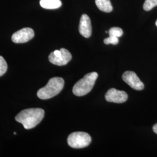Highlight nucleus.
Segmentation results:
<instances>
[{
    "instance_id": "nucleus-12",
    "label": "nucleus",
    "mask_w": 157,
    "mask_h": 157,
    "mask_svg": "<svg viewBox=\"0 0 157 157\" xmlns=\"http://www.w3.org/2000/svg\"><path fill=\"white\" fill-rule=\"evenodd\" d=\"M156 6H157V0H146L143 5V8L146 11H148Z\"/></svg>"
},
{
    "instance_id": "nucleus-1",
    "label": "nucleus",
    "mask_w": 157,
    "mask_h": 157,
    "mask_svg": "<svg viewBox=\"0 0 157 157\" xmlns=\"http://www.w3.org/2000/svg\"><path fill=\"white\" fill-rule=\"evenodd\" d=\"M44 111L41 108H29L19 112L15 117L17 122L23 124L25 129H32L43 120Z\"/></svg>"
},
{
    "instance_id": "nucleus-6",
    "label": "nucleus",
    "mask_w": 157,
    "mask_h": 157,
    "mask_svg": "<svg viewBox=\"0 0 157 157\" xmlns=\"http://www.w3.org/2000/svg\"><path fill=\"white\" fill-rule=\"evenodd\" d=\"M122 78L124 82L135 90H142L144 88L143 83L133 71H126L124 72Z\"/></svg>"
},
{
    "instance_id": "nucleus-2",
    "label": "nucleus",
    "mask_w": 157,
    "mask_h": 157,
    "mask_svg": "<svg viewBox=\"0 0 157 157\" xmlns=\"http://www.w3.org/2000/svg\"><path fill=\"white\" fill-rule=\"evenodd\" d=\"M64 86L63 78L56 77L50 79L45 87L40 89L37 92L38 97L42 100H47L58 94Z\"/></svg>"
},
{
    "instance_id": "nucleus-17",
    "label": "nucleus",
    "mask_w": 157,
    "mask_h": 157,
    "mask_svg": "<svg viewBox=\"0 0 157 157\" xmlns=\"http://www.w3.org/2000/svg\"><path fill=\"white\" fill-rule=\"evenodd\" d=\"M155 25H156V26H157V21H156V23H155Z\"/></svg>"
},
{
    "instance_id": "nucleus-13",
    "label": "nucleus",
    "mask_w": 157,
    "mask_h": 157,
    "mask_svg": "<svg viewBox=\"0 0 157 157\" xmlns=\"http://www.w3.org/2000/svg\"><path fill=\"white\" fill-rule=\"evenodd\" d=\"M108 33L109 36H115L117 37H120L123 35V30H122V29L114 27L109 29Z\"/></svg>"
},
{
    "instance_id": "nucleus-3",
    "label": "nucleus",
    "mask_w": 157,
    "mask_h": 157,
    "mask_svg": "<svg viewBox=\"0 0 157 157\" xmlns=\"http://www.w3.org/2000/svg\"><path fill=\"white\" fill-rule=\"evenodd\" d=\"M97 78L98 73L97 72H91L86 75L83 78L79 80L74 85L73 94L76 96H83L88 94L93 88Z\"/></svg>"
},
{
    "instance_id": "nucleus-10",
    "label": "nucleus",
    "mask_w": 157,
    "mask_h": 157,
    "mask_svg": "<svg viewBox=\"0 0 157 157\" xmlns=\"http://www.w3.org/2000/svg\"><path fill=\"white\" fill-rule=\"evenodd\" d=\"M40 4L41 7L47 10H54L62 6L61 0H40Z\"/></svg>"
},
{
    "instance_id": "nucleus-7",
    "label": "nucleus",
    "mask_w": 157,
    "mask_h": 157,
    "mask_svg": "<svg viewBox=\"0 0 157 157\" xmlns=\"http://www.w3.org/2000/svg\"><path fill=\"white\" fill-rule=\"evenodd\" d=\"M34 36V33L32 29L23 28L12 34V40L15 43H24L32 39Z\"/></svg>"
},
{
    "instance_id": "nucleus-4",
    "label": "nucleus",
    "mask_w": 157,
    "mask_h": 157,
    "mask_svg": "<svg viewBox=\"0 0 157 157\" xmlns=\"http://www.w3.org/2000/svg\"><path fill=\"white\" fill-rule=\"evenodd\" d=\"M91 141V138L88 133L78 132H73L68 136L67 144L73 148H82L89 146Z\"/></svg>"
},
{
    "instance_id": "nucleus-15",
    "label": "nucleus",
    "mask_w": 157,
    "mask_h": 157,
    "mask_svg": "<svg viewBox=\"0 0 157 157\" xmlns=\"http://www.w3.org/2000/svg\"><path fill=\"white\" fill-rule=\"evenodd\" d=\"M104 42L105 44H112L113 45H117L119 42L118 37L115 36H109L107 39H104Z\"/></svg>"
},
{
    "instance_id": "nucleus-16",
    "label": "nucleus",
    "mask_w": 157,
    "mask_h": 157,
    "mask_svg": "<svg viewBox=\"0 0 157 157\" xmlns=\"http://www.w3.org/2000/svg\"><path fill=\"white\" fill-rule=\"evenodd\" d=\"M153 131L157 134V124H155V125H154L153 126Z\"/></svg>"
},
{
    "instance_id": "nucleus-8",
    "label": "nucleus",
    "mask_w": 157,
    "mask_h": 157,
    "mask_svg": "<svg viewBox=\"0 0 157 157\" xmlns=\"http://www.w3.org/2000/svg\"><path fill=\"white\" fill-rule=\"evenodd\" d=\"M105 98L108 102L114 103H123L127 101L128 95L124 91H120L115 89H111L106 93Z\"/></svg>"
},
{
    "instance_id": "nucleus-9",
    "label": "nucleus",
    "mask_w": 157,
    "mask_h": 157,
    "mask_svg": "<svg viewBox=\"0 0 157 157\" xmlns=\"http://www.w3.org/2000/svg\"><path fill=\"white\" fill-rule=\"evenodd\" d=\"M78 30L80 33L86 38L90 37L92 33L91 24L89 17L86 14H83L80 18Z\"/></svg>"
},
{
    "instance_id": "nucleus-5",
    "label": "nucleus",
    "mask_w": 157,
    "mask_h": 157,
    "mask_svg": "<svg viewBox=\"0 0 157 157\" xmlns=\"http://www.w3.org/2000/svg\"><path fill=\"white\" fill-rule=\"evenodd\" d=\"M72 59V55L69 51L65 48L52 52L48 56L51 63L58 66L67 65Z\"/></svg>"
},
{
    "instance_id": "nucleus-14",
    "label": "nucleus",
    "mask_w": 157,
    "mask_h": 157,
    "mask_svg": "<svg viewBox=\"0 0 157 157\" xmlns=\"http://www.w3.org/2000/svg\"><path fill=\"white\" fill-rule=\"evenodd\" d=\"M7 63L2 56H0V76L4 75L7 70Z\"/></svg>"
},
{
    "instance_id": "nucleus-11",
    "label": "nucleus",
    "mask_w": 157,
    "mask_h": 157,
    "mask_svg": "<svg viewBox=\"0 0 157 157\" xmlns=\"http://www.w3.org/2000/svg\"><path fill=\"white\" fill-rule=\"evenodd\" d=\"M95 4L101 11L111 12L113 10L110 0H95Z\"/></svg>"
}]
</instances>
